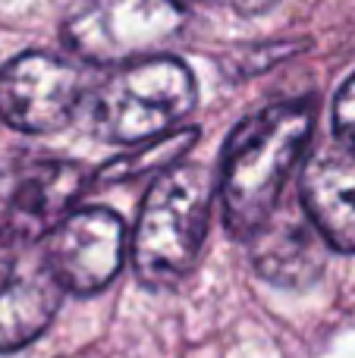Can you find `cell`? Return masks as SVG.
I'll use <instances>...</instances> for the list:
<instances>
[{
  "label": "cell",
  "instance_id": "cell-1",
  "mask_svg": "<svg viewBox=\"0 0 355 358\" xmlns=\"http://www.w3.org/2000/svg\"><path fill=\"white\" fill-rule=\"evenodd\" d=\"M312 126L314 110L305 101L270 104L236 126L220 179L226 227L236 236H252L277 208L283 185L308 148Z\"/></svg>",
  "mask_w": 355,
  "mask_h": 358
},
{
  "label": "cell",
  "instance_id": "cell-2",
  "mask_svg": "<svg viewBox=\"0 0 355 358\" xmlns=\"http://www.w3.org/2000/svg\"><path fill=\"white\" fill-rule=\"evenodd\" d=\"M211 173L195 164L167 167L142 204L132 264L145 286H176L195 267L208 233Z\"/></svg>",
  "mask_w": 355,
  "mask_h": 358
},
{
  "label": "cell",
  "instance_id": "cell-3",
  "mask_svg": "<svg viewBox=\"0 0 355 358\" xmlns=\"http://www.w3.org/2000/svg\"><path fill=\"white\" fill-rule=\"evenodd\" d=\"M195 104V79L173 57L126 63L98 94V129L110 142H151L173 129Z\"/></svg>",
  "mask_w": 355,
  "mask_h": 358
},
{
  "label": "cell",
  "instance_id": "cell-4",
  "mask_svg": "<svg viewBox=\"0 0 355 358\" xmlns=\"http://www.w3.org/2000/svg\"><path fill=\"white\" fill-rule=\"evenodd\" d=\"M186 25L176 0H85L66 22V41L92 63H136Z\"/></svg>",
  "mask_w": 355,
  "mask_h": 358
},
{
  "label": "cell",
  "instance_id": "cell-5",
  "mask_svg": "<svg viewBox=\"0 0 355 358\" xmlns=\"http://www.w3.org/2000/svg\"><path fill=\"white\" fill-rule=\"evenodd\" d=\"M126 252V229L113 210L85 208L63 217L48 233L44 264L57 286L79 296L104 289L117 277Z\"/></svg>",
  "mask_w": 355,
  "mask_h": 358
},
{
  "label": "cell",
  "instance_id": "cell-6",
  "mask_svg": "<svg viewBox=\"0 0 355 358\" xmlns=\"http://www.w3.org/2000/svg\"><path fill=\"white\" fill-rule=\"evenodd\" d=\"M79 92V73L60 57L22 54L0 69V120L19 132L44 136L73 117Z\"/></svg>",
  "mask_w": 355,
  "mask_h": 358
},
{
  "label": "cell",
  "instance_id": "cell-7",
  "mask_svg": "<svg viewBox=\"0 0 355 358\" xmlns=\"http://www.w3.org/2000/svg\"><path fill=\"white\" fill-rule=\"evenodd\" d=\"M308 220L340 252H355V148L340 136L321 142L302 170Z\"/></svg>",
  "mask_w": 355,
  "mask_h": 358
},
{
  "label": "cell",
  "instance_id": "cell-8",
  "mask_svg": "<svg viewBox=\"0 0 355 358\" xmlns=\"http://www.w3.org/2000/svg\"><path fill=\"white\" fill-rule=\"evenodd\" d=\"M60 305V286L31 255H0V352L31 343L48 330Z\"/></svg>",
  "mask_w": 355,
  "mask_h": 358
},
{
  "label": "cell",
  "instance_id": "cell-9",
  "mask_svg": "<svg viewBox=\"0 0 355 358\" xmlns=\"http://www.w3.org/2000/svg\"><path fill=\"white\" fill-rule=\"evenodd\" d=\"M82 185H85V173L75 164H31L19 176V185L13 192L10 210H6V229L22 242L48 236L63 217H69V208L79 198Z\"/></svg>",
  "mask_w": 355,
  "mask_h": 358
},
{
  "label": "cell",
  "instance_id": "cell-10",
  "mask_svg": "<svg viewBox=\"0 0 355 358\" xmlns=\"http://www.w3.org/2000/svg\"><path fill=\"white\" fill-rule=\"evenodd\" d=\"M255 267L283 286H302L321 273L324 255L308 214L296 208H274L255 229Z\"/></svg>",
  "mask_w": 355,
  "mask_h": 358
},
{
  "label": "cell",
  "instance_id": "cell-11",
  "mask_svg": "<svg viewBox=\"0 0 355 358\" xmlns=\"http://www.w3.org/2000/svg\"><path fill=\"white\" fill-rule=\"evenodd\" d=\"M195 132H167L161 138H151V145H145L136 157H119L117 164L107 167V179H117V176H136V173H145V170L154 164V167H173V161L182 155V151L192 145Z\"/></svg>",
  "mask_w": 355,
  "mask_h": 358
},
{
  "label": "cell",
  "instance_id": "cell-12",
  "mask_svg": "<svg viewBox=\"0 0 355 358\" xmlns=\"http://www.w3.org/2000/svg\"><path fill=\"white\" fill-rule=\"evenodd\" d=\"M333 126H337V136L355 148V76L346 79L333 101Z\"/></svg>",
  "mask_w": 355,
  "mask_h": 358
},
{
  "label": "cell",
  "instance_id": "cell-13",
  "mask_svg": "<svg viewBox=\"0 0 355 358\" xmlns=\"http://www.w3.org/2000/svg\"><path fill=\"white\" fill-rule=\"evenodd\" d=\"M230 3L242 13H258V10H264V6H270L274 0H230Z\"/></svg>",
  "mask_w": 355,
  "mask_h": 358
}]
</instances>
